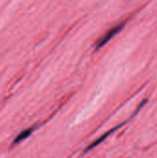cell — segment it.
Masks as SVG:
<instances>
[{
	"instance_id": "cell-1",
	"label": "cell",
	"mask_w": 157,
	"mask_h": 158,
	"mask_svg": "<svg viewBox=\"0 0 157 158\" xmlns=\"http://www.w3.org/2000/svg\"><path fill=\"white\" fill-rule=\"evenodd\" d=\"M122 27H123V25L121 24V25H118V26H115L114 28H112V29H110L105 35H103L101 38H100V40L96 43V47L97 48H100V47H102V46H104L113 36H115L121 29H122Z\"/></svg>"
},
{
	"instance_id": "cell-3",
	"label": "cell",
	"mask_w": 157,
	"mask_h": 158,
	"mask_svg": "<svg viewBox=\"0 0 157 158\" xmlns=\"http://www.w3.org/2000/svg\"><path fill=\"white\" fill-rule=\"evenodd\" d=\"M120 126H121V125H119V126H118V127H116V128L112 129L111 131H109L108 132H106L105 134H104L103 136H101V138H99L98 140H96L95 142H93V143H92L91 145H89V146H88V147H87V148H86V149L84 150V153H87V152H89V151H90L91 149L94 148V147H95L96 145H98V144H99L100 143H102V142H103V141H104V140H105V138H106L107 136H109V135H110V134H111L112 132H114L115 131H117V129H118V128H119Z\"/></svg>"
},
{
	"instance_id": "cell-2",
	"label": "cell",
	"mask_w": 157,
	"mask_h": 158,
	"mask_svg": "<svg viewBox=\"0 0 157 158\" xmlns=\"http://www.w3.org/2000/svg\"><path fill=\"white\" fill-rule=\"evenodd\" d=\"M33 130H34L33 128H29V129L23 130L21 132H19V133L16 136V138H15L14 141H13V144H18V143H21L22 141L26 140V139L32 133Z\"/></svg>"
}]
</instances>
